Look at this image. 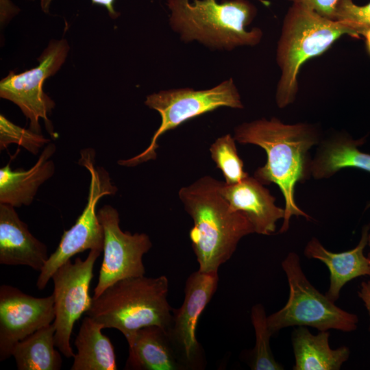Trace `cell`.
Masks as SVG:
<instances>
[{"label": "cell", "instance_id": "1", "mask_svg": "<svg viewBox=\"0 0 370 370\" xmlns=\"http://www.w3.org/2000/svg\"><path fill=\"white\" fill-rule=\"evenodd\" d=\"M236 141L262 148L267 154L264 166L254 172L263 185L276 184L284 198V217L280 233L286 232L292 216L310 217L296 204V184L311 175L310 149L319 142L317 130L310 124H286L272 117L245 122L234 132Z\"/></svg>", "mask_w": 370, "mask_h": 370}, {"label": "cell", "instance_id": "2", "mask_svg": "<svg viewBox=\"0 0 370 370\" xmlns=\"http://www.w3.org/2000/svg\"><path fill=\"white\" fill-rule=\"evenodd\" d=\"M223 183L205 175L178 192L193 221L189 237L202 272H218L232 257L241 239L255 233L247 218L232 210L223 197Z\"/></svg>", "mask_w": 370, "mask_h": 370}, {"label": "cell", "instance_id": "3", "mask_svg": "<svg viewBox=\"0 0 370 370\" xmlns=\"http://www.w3.org/2000/svg\"><path fill=\"white\" fill-rule=\"evenodd\" d=\"M172 30L184 42L197 41L211 49L254 47L262 38L258 27L248 29L257 14L249 0H166Z\"/></svg>", "mask_w": 370, "mask_h": 370}, {"label": "cell", "instance_id": "4", "mask_svg": "<svg viewBox=\"0 0 370 370\" xmlns=\"http://www.w3.org/2000/svg\"><path fill=\"white\" fill-rule=\"evenodd\" d=\"M345 34L359 38L345 23L324 17L304 5L292 3L284 16L276 50L281 75L275 101L280 108L295 101L302 65L324 53Z\"/></svg>", "mask_w": 370, "mask_h": 370}, {"label": "cell", "instance_id": "5", "mask_svg": "<svg viewBox=\"0 0 370 370\" xmlns=\"http://www.w3.org/2000/svg\"><path fill=\"white\" fill-rule=\"evenodd\" d=\"M168 293L169 280L164 275L125 278L92 297L86 314L103 328L118 330L126 339L146 326L158 325L166 330L173 312Z\"/></svg>", "mask_w": 370, "mask_h": 370}, {"label": "cell", "instance_id": "6", "mask_svg": "<svg viewBox=\"0 0 370 370\" xmlns=\"http://www.w3.org/2000/svg\"><path fill=\"white\" fill-rule=\"evenodd\" d=\"M145 104L159 113L160 126L144 151L132 158L119 160V165L133 167L155 160L160 137L188 120L221 107L244 108L241 95L232 78L204 90L182 88L160 90L147 95Z\"/></svg>", "mask_w": 370, "mask_h": 370}, {"label": "cell", "instance_id": "7", "mask_svg": "<svg viewBox=\"0 0 370 370\" xmlns=\"http://www.w3.org/2000/svg\"><path fill=\"white\" fill-rule=\"evenodd\" d=\"M289 286L286 305L267 317L271 333L293 325L310 326L320 331L335 329L351 332L357 328L358 317L343 310L308 281L298 255L290 252L282 262Z\"/></svg>", "mask_w": 370, "mask_h": 370}, {"label": "cell", "instance_id": "8", "mask_svg": "<svg viewBox=\"0 0 370 370\" xmlns=\"http://www.w3.org/2000/svg\"><path fill=\"white\" fill-rule=\"evenodd\" d=\"M78 163L88 171L90 176L87 202L73 225L64 232L56 249L40 271L36 286L41 291L53 273L75 255L88 249L103 251L104 233L96 212L97 206L102 197L115 195L118 189L108 172L96 165L93 149H82Z\"/></svg>", "mask_w": 370, "mask_h": 370}, {"label": "cell", "instance_id": "9", "mask_svg": "<svg viewBox=\"0 0 370 370\" xmlns=\"http://www.w3.org/2000/svg\"><path fill=\"white\" fill-rule=\"evenodd\" d=\"M69 51L65 39L51 40L38 58V65L19 74L10 71L0 82V97L15 103L29 121V129L41 133L40 119L53 136L49 115L55 102L43 91L45 79L55 75L65 62Z\"/></svg>", "mask_w": 370, "mask_h": 370}, {"label": "cell", "instance_id": "10", "mask_svg": "<svg viewBox=\"0 0 370 370\" xmlns=\"http://www.w3.org/2000/svg\"><path fill=\"white\" fill-rule=\"evenodd\" d=\"M97 249L90 250L83 260L77 258L61 265L53 274V297L56 317V347L66 358L75 354L70 344L75 322L86 312L92 303L89 287L93 278V268L101 254Z\"/></svg>", "mask_w": 370, "mask_h": 370}, {"label": "cell", "instance_id": "11", "mask_svg": "<svg viewBox=\"0 0 370 370\" xmlns=\"http://www.w3.org/2000/svg\"><path fill=\"white\" fill-rule=\"evenodd\" d=\"M97 216L104 233L103 258L92 297L121 280L145 275L143 257L152 247L147 234L121 229L119 213L113 206L104 205Z\"/></svg>", "mask_w": 370, "mask_h": 370}, {"label": "cell", "instance_id": "12", "mask_svg": "<svg viewBox=\"0 0 370 370\" xmlns=\"http://www.w3.org/2000/svg\"><path fill=\"white\" fill-rule=\"evenodd\" d=\"M218 282V272L206 273L199 269L193 272L186 281L182 306L173 308L171 323L166 331L186 370L205 367V356L197 339L196 329L201 314L217 289Z\"/></svg>", "mask_w": 370, "mask_h": 370}, {"label": "cell", "instance_id": "13", "mask_svg": "<svg viewBox=\"0 0 370 370\" xmlns=\"http://www.w3.org/2000/svg\"><path fill=\"white\" fill-rule=\"evenodd\" d=\"M56 317L53 295L35 297L6 284L0 286V361L10 358L15 345Z\"/></svg>", "mask_w": 370, "mask_h": 370}, {"label": "cell", "instance_id": "14", "mask_svg": "<svg viewBox=\"0 0 370 370\" xmlns=\"http://www.w3.org/2000/svg\"><path fill=\"white\" fill-rule=\"evenodd\" d=\"M221 190L231 208L247 218L255 233L271 235L276 222L284 217V208L275 205V198L254 177L249 175L234 184L223 182Z\"/></svg>", "mask_w": 370, "mask_h": 370}, {"label": "cell", "instance_id": "15", "mask_svg": "<svg viewBox=\"0 0 370 370\" xmlns=\"http://www.w3.org/2000/svg\"><path fill=\"white\" fill-rule=\"evenodd\" d=\"M14 208L0 204V264L40 271L49 257L47 247L32 235Z\"/></svg>", "mask_w": 370, "mask_h": 370}, {"label": "cell", "instance_id": "16", "mask_svg": "<svg viewBox=\"0 0 370 370\" xmlns=\"http://www.w3.org/2000/svg\"><path fill=\"white\" fill-rule=\"evenodd\" d=\"M369 225H365L359 243L354 249L334 253L327 250L316 238H312L306 245L304 255L323 262L330 271V287L325 295L332 301H336L343 286L349 281L362 275H370L368 257L364 249L368 244Z\"/></svg>", "mask_w": 370, "mask_h": 370}, {"label": "cell", "instance_id": "17", "mask_svg": "<svg viewBox=\"0 0 370 370\" xmlns=\"http://www.w3.org/2000/svg\"><path fill=\"white\" fill-rule=\"evenodd\" d=\"M126 340L129 354L125 369L186 370L164 328L143 327Z\"/></svg>", "mask_w": 370, "mask_h": 370}, {"label": "cell", "instance_id": "18", "mask_svg": "<svg viewBox=\"0 0 370 370\" xmlns=\"http://www.w3.org/2000/svg\"><path fill=\"white\" fill-rule=\"evenodd\" d=\"M56 146L49 143L42 151L35 164L29 169H12L8 162L0 169V204L14 208L29 206L40 186L55 172L52 156Z\"/></svg>", "mask_w": 370, "mask_h": 370}, {"label": "cell", "instance_id": "19", "mask_svg": "<svg viewBox=\"0 0 370 370\" xmlns=\"http://www.w3.org/2000/svg\"><path fill=\"white\" fill-rule=\"evenodd\" d=\"M330 333L320 331L312 334L299 326L292 335L295 363L294 370H338L349 356V349L342 346L336 349L329 345Z\"/></svg>", "mask_w": 370, "mask_h": 370}, {"label": "cell", "instance_id": "20", "mask_svg": "<svg viewBox=\"0 0 370 370\" xmlns=\"http://www.w3.org/2000/svg\"><path fill=\"white\" fill-rule=\"evenodd\" d=\"M365 138L353 140L338 136L324 142L311 162V175L327 179L343 169L354 168L370 173V154L358 149Z\"/></svg>", "mask_w": 370, "mask_h": 370}, {"label": "cell", "instance_id": "21", "mask_svg": "<svg viewBox=\"0 0 370 370\" xmlns=\"http://www.w3.org/2000/svg\"><path fill=\"white\" fill-rule=\"evenodd\" d=\"M103 326L86 315L75 340L77 353L71 370H116L114 348L101 332Z\"/></svg>", "mask_w": 370, "mask_h": 370}, {"label": "cell", "instance_id": "22", "mask_svg": "<svg viewBox=\"0 0 370 370\" xmlns=\"http://www.w3.org/2000/svg\"><path fill=\"white\" fill-rule=\"evenodd\" d=\"M56 326L46 325L18 342L12 351L18 370H60V352L55 349Z\"/></svg>", "mask_w": 370, "mask_h": 370}, {"label": "cell", "instance_id": "23", "mask_svg": "<svg viewBox=\"0 0 370 370\" xmlns=\"http://www.w3.org/2000/svg\"><path fill=\"white\" fill-rule=\"evenodd\" d=\"M211 159L221 170L226 184H234L247 177L243 162L238 154L236 140L230 134L217 138L210 145Z\"/></svg>", "mask_w": 370, "mask_h": 370}, {"label": "cell", "instance_id": "24", "mask_svg": "<svg viewBox=\"0 0 370 370\" xmlns=\"http://www.w3.org/2000/svg\"><path fill=\"white\" fill-rule=\"evenodd\" d=\"M251 319L255 330L256 345L252 350L250 367L253 370L284 369L274 358L271 352L269 339L272 336L268 324L267 317L263 306L256 304L251 308Z\"/></svg>", "mask_w": 370, "mask_h": 370}, {"label": "cell", "instance_id": "25", "mask_svg": "<svg viewBox=\"0 0 370 370\" xmlns=\"http://www.w3.org/2000/svg\"><path fill=\"white\" fill-rule=\"evenodd\" d=\"M50 140L30 129H25L13 123L4 115H0V149L3 150L10 144L25 148L36 155Z\"/></svg>", "mask_w": 370, "mask_h": 370}, {"label": "cell", "instance_id": "26", "mask_svg": "<svg viewBox=\"0 0 370 370\" xmlns=\"http://www.w3.org/2000/svg\"><path fill=\"white\" fill-rule=\"evenodd\" d=\"M334 20L345 23L360 36L370 29V2L358 5L353 0H339Z\"/></svg>", "mask_w": 370, "mask_h": 370}, {"label": "cell", "instance_id": "27", "mask_svg": "<svg viewBox=\"0 0 370 370\" xmlns=\"http://www.w3.org/2000/svg\"><path fill=\"white\" fill-rule=\"evenodd\" d=\"M292 3H299L314 10L319 14L334 20V12L339 0H288Z\"/></svg>", "mask_w": 370, "mask_h": 370}, {"label": "cell", "instance_id": "28", "mask_svg": "<svg viewBox=\"0 0 370 370\" xmlns=\"http://www.w3.org/2000/svg\"><path fill=\"white\" fill-rule=\"evenodd\" d=\"M53 0H40V8L45 13H48L49 7ZM93 4H97L103 6L108 11V14L112 19L118 18L119 12L115 10V0H91Z\"/></svg>", "mask_w": 370, "mask_h": 370}, {"label": "cell", "instance_id": "29", "mask_svg": "<svg viewBox=\"0 0 370 370\" xmlns=\"http://www.w3.org/2000/svg\"><path fill=\"white\" fill-rule=\"evenodd\" d=\"M358 297L364 302L370 318V281L363 282L359 290Z\"/></svg>", "mask_w": 370, "mask_h": 370}, {"label": "cell", "instance_id": "30", "mask_svg": "<svg viewBox=\"0 0 370 370\" xmlns=\"http://www.w3.org/2000/svg\"><path fill=\"white\" fill-rule=\"evenodd\" d=\"M361 35L365 38L367 49L370 54V29L362 32Z\"/></svg>", "mask_w": 370, "mask_h": 370}, {"label": "cell", "instance_id": "31", "mask_svg": "<svg viewBox=\"0 0 370 370\" xmlns=\"http://www.w3.org/2000/svg\"><path fill=\"white\" fill-rule=\"evenodd\" d=\"M368 245L370 247V234H369V239H368ZM368 258L369 260V265H370V252L368 254ZM370 276V275H369Z\"/></svg>", "mask_w": 370, "mask_h": 370}]
</instances>
